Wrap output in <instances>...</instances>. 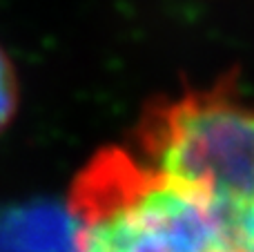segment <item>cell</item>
<instances>
[{
	"label": "cell",
	"mask_w": 254,
	"mask_h": 252,
	"mask_svg": "<svg viewBox=\"0 0 254 252\" xmlns=\"http://www.w3.org/2000/svg\"><path fill=\"white\" fill-rule=\"evenodd\" d=\"M20 105V78L11 56L0 45V134L13 123Z\"/></svg>",
	"instance_id": "3957f363"
},
{
	"label": "cell",
	"mask_w": 254,
	"mask_h": 252,
	"mask_svg": "<svg viewBox=\"0 0 254 252\" xmlns=\"http://www.w3.org/2000/svg\"><path fill=\"white\" fill-rule=\"evenodd\" d=\"M131 150L201 196L214 252H254V103L234 85L188 87L147 103Z\"/></svg>",
	"instance_id": "6da1fadb"
},
{
	"label": "cell",
	"mask_w": 254,
	"mask_h": 252,
	"mask_svg": "<svg viewBox=\"0 0 254 252\" xmlns=\"http://www.w3.org/2000/svg\"><path fill=\"white\" fill-rule=\"evenodd\" d=\"M74 252H214L201 196L131 147L96 150L67 190Z\"/></svg>",
	"instance_id": "7a4b0ae2"
}]
</instances>
